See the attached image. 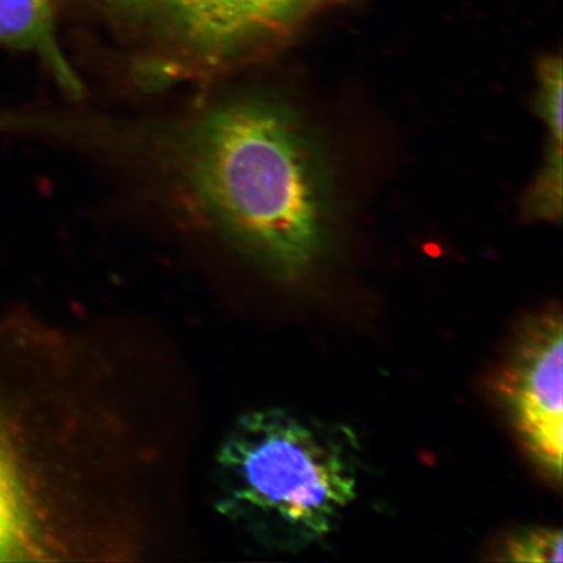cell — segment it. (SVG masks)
Returning a JSON list of instances; mask_svg holds the SVG:
<instances>
[{
  "label": "cell",
  "instance_id": "52a82bcc",
  "mask_svg": "<svg viewBox=\"0 0 563 563\" xmlns=\"http://www.w3.org/2000/svg\"><path fill=\"white\" fill-rule=\"evenodd\" d=\"M499 553L509 562H562V532L551 527L528 528L506 539Z\"/></svg>",
  "mask_w": 563,
  "mask_h": 563
},
{
  "label": "cell",
  "instance_id": "3957f363",
  "mask_svg": "<svg viewBox=\"0 0 563 563\" xmlns=\"http://www.w3.org/2000/svg\"><path fill=\"white\" fill-rule=\"evenodd\" d=\"M563 330L560 309L520 325L495 379V396L525 453L561 485L563 452Z\"/></svg>",
  "mask_w": 563,
  "mask_h": 563
},
{
  "label": "cell",
  "instance_id": "8992f818",
  "mask_svg": "<svg viewBox=\"0 0 563 563\" xmlns=\"http://www.w3.org/2000/svg\"><path fill=\"white\" fill-rule=\"evenodd\" d=\"M0 45L37 53L74 98L82 86L54 37L53 0H0Z\"/></svg>",
  "mask_w": 563,
  "mask_h": 563
},
{
  "label": "cell",
  "instance_id": "5b68a950",
  "mask_svg": "<svg viewBox=\"0 0 563 563\" xmlns=\"http://www.w3.org/2000/svg\"><path fill=\"white\" fill-rule=\"evenodd\" d=\"M0 376V561L41 552L37 510L15 413Z\"/></svg>",
  "mask_w": 563,
  "mask_h": 563
},
{
  "label": "cell",
  "instance_id": "ba28073f",
  "mask_svg": "<svg viewBox=\"0 0 563 563\" xmlns=\"http://www.w3.org/2000/svg\"><path fill=\"white\" fill-rule=\"evenodd\" d=\"M539 109L549 131L552 145L562 146V63L549 59L541 65Z\"/></svg>",
  "mask_w": 563,
  "mask_h": 563
},
{
  "label": "cell",
  "instance_id": "277c9868",
  "mask_svg": "<svg viewBox=\"0 0 563 563\" xmlns=\"http://www.w3.org/2000/svg\"><path fill=\"white\" fill-rule=\"evenodd\" d=\"M307 0H164L185 45L208 63H222L291 21Z\"/></svg>",
  "mask_w": 563,
  "mask_h": 563
},
{
  "label": "cell",
  "instance_id": "9c48e42d",
  "mask_svg": "<svg viewBox=\"0 0 563 563\" xmlns=\"http://www.w3.org/2000/svg\"><path fill=\"white\" fill-rule=\"evenodd\" d=\"M111 2H115L123 5H139L146 2V0H111Z\"/></svg>",
  "mask_w": 563,
  "mask_h": 563
},
{
  "label": "cell",
  "instance_id": "6da1fadb",
  "mask_svg": "<svg viewBox=\"0 0 563 563\" xmlns=\"http://www.w3.org/2000/svg\"><path fill=\"white\" fill-rule=\"evenodd\" d=\"M162 140L166 165L232 245L280 277L312 269L328 236V183L290 109L271 97H234Z\"/></svg>",
  "mask_w": 563,
  "mask_h": 563
},
{
  "label": "cell",
  "instance_id": "7a4b0ae2",
  "mask_svg": "<svg viewBox=\"0 0 563 563\" xmlns=\"http://www.w3.org/2000/svg\"><path fill=\"white\" fill-rule=\"evenodd\" d=\"M214 470L221 516L260 545L297 552L355 501L358 446L346 427L265 408L234 422Z\"/></svg>",
  "mask_w": 563,
  "mask_h": 563
}]
</instances>
